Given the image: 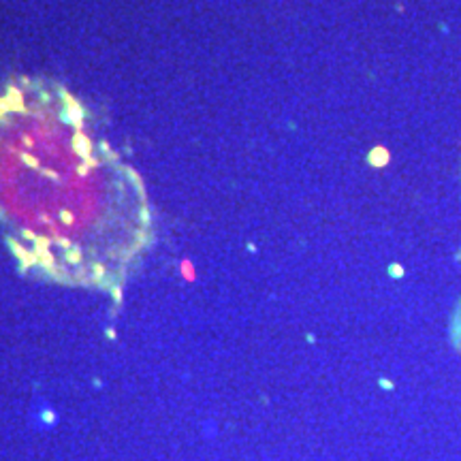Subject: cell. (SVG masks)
Instances as JSON below:
<instances>
[{"label": "cell", "mask_w": 461, "mask_h": 461, "mask_svg": "<svg viewBox=\"0 0 461 461\" xmlns=\"http://www.w3.org/2000/svg\"><path fill=\"white\" fill-rule=\"evenodd\" d=\"M26 114L28 252L64 280L114 282L148 243L139 178L66 92L39 90Z\"/></svg>", "instance_id": "cell-1"}]
</instances>
